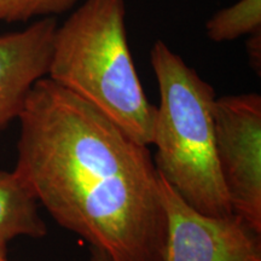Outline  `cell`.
I'll list each match as a JSON object with an SVG mask.
<instances>
[{"label": "cell", "instance_id": "6", "mask_svg": "<svg viewBox=\"0 0 261 261\" xmlns=\"http://www.w3.org/2000/svg\"><path fill=\"white\" fill-rule=\"evenodd\" d=\"M57 27L56 18L45 17L0 35V132L18 119L33 86L47 75Z\"/></svg>", "mask_w": 261, "mask_h": 261}, {"label": "cell", "instance_id": "8", "mask_svg": "<svg viewBox=\"0 0 261 261\" xmlns=\"http://www.w3.org/2000/svg\"><path fill=\"white\" fill-rule=\"evenodd\" d=\"M257 31H261V0H240L205 22L207 37L214 42L232 41Z\"/></svg>", "mask_w": 261, "mask_h": 261}, {"label": "cell", "instance_id": "3", "mask_svg": "<svg viewBox=\"0 0 261 261\" xmlns=\"http://www.w3.org/2000/svg\"><path fill=\"white\" fill-rule=\"evenodd\" d=\"M150 62L160 92L151 143L159 174L200 213L232 215L215 155L213 87L165 41L152 45Z\"/></svg>", "mask_w": 261, "mask_h": 261}, {"label": "cell", "instance_id": "2", "mask_svg": "<svg viewBox=\"0 0 261 261\" xmlns=\"http://www.w3.org/2000/svg\"><path fill=\"white\" fill-rule=\"evenodd\" d=\"M46 76L92 104L143 145H151L156 107L137 74L123 0H85L57 27Z\"/></svg>", "mask_w": 261, "mask_h": 261}, {"label": "cell", "instance_id": "7", "mask_svg": "<svg viewBox=\"0 0 261 261\" xmlns=\"http://www.w3.org/2000/svg\"><path fill=\"white\" fill-rule=\"evenodd\" d=\"M47 227L39 214V203L15 171H0V248L16 237L40 238Z\"/></svg>", "mask_w": 261, "mask_h": 261}, {"label": "cell", "instance_id": "12", "mask_svg": "<svg viewBox=\"0 0 261 261\" xmlns=\"http://www.w3.org/2000/svg\"><path fill=\"white\" fill-rule=\"evenodd\" d=\"M6 257V249H3V248H0V261L3 259H5Z\"/></svg>", "mask_w": 261, "mask_h": 261}, {"label": "cell", "instance_id": "11", "mask_svg": "<svg viewBox=\"0 0 261 261\" xmlns=\"http://www.w3.org/2000/svg\"><path fill=\"white\" fill-rule=\"evenodd\" d=\"M89 261H110V259L103 252H100V250H97V249H93V248H91V254H90Z\"/></svg>", "mask_w": 261, "mask_h": 261}, {"label": "cell", "instance_id": "5", "mask_svg": "<svg viewBox=\"0 0 261 261\" xmlns=\"http://www.w3.org/2000/svg\"><path fill=\"white\" fill-rule=\"evenodd\" d=\"M160 189L167 224L162 261H261V233L237 215L200 213L161 175Z\"/></svg>", "mask_w": 261, "mask_h": 261}, {"label": "cell", "instance_id": "1", "mask_svg": "<svg viewBox=\"0 0 261 261\" xmlns=\"http://www.w3.org/2000/svg\"><path fill=\"white\" fill-rule=\"evenodd\" d=\"M17 120L14 171L52 219L110 261L163 260L167 224L148 146L47 76Z\"/></svg>", "mask_w": 261, "mask_h": 261}, {"label": "cell", "instance_id": "4", "mask_svg": "<svg viewBox=\"0 0 261 261\" xmlns=\"http://www.w3.org/2000/svg\"><path fill=\"white\" fill-rule=\"evenodd\" d=\"M214 146L232 213L261 233V97H217Z\"/></svg>", "mask_w": 261, "mask_h": 261}, {"label": "cell", "instance_id": "10", "mask_svg": "<svg viewBox=\"0 0 261 261\" xmlns=\"http://www.w3.org/2000/svg\"><path fill=\"white\" fill-rule=\"evenodd\" d=\"M246 51L248 62L254 71L260 75L261 70V31L248 35L246 41Z\"/></svg>", "mask_w": 261, "mask_h": 261}, {"label": "cell", "instance_id": "9", "mask_svg": "<svg viewBox=\"0 0 261 261\" xmlns=\"http://www.w3.org/2000/svg\"><path fill=\"white\" fill-rule=\"evenodd\" d=\"M77 0H0V22H24L55 17L67 12Z\"/></svg>", "mask_w": 261, "mask_h": 261}, {"label": "cell", "instance_id": "13", "mask_svg": "<svg viewBox=\"0 0 261 261\" xmlns=\"http://www.w3.org/2000/svg\"><path fill=\"white\" fill-rule=\"evenodd\" d=\"M2 261H9V260H8V259H6V257H5V259H3Z\"/></svg>", "mask_w": 261, "mask_h": 261}]
</instances>
